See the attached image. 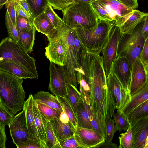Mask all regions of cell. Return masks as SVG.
<instances>
[{
  "label": "cell",
  "instance_id": "obj_1",
  "mask_svg": "<svg viewBox=\"0 0 148 148\" xmlns=\"http://www.w3.org/2000/svg\"><path fill=\"white\" fill-rule=\"evenodd\" d=\"M82 68L84 77L90 88V108L105 137V121L112 118L116 108L108 87L102 58L93 56L86 58Z\"/></svg>",
  "mask_w": 148,
  "mask_h": 148
},
{
  "label": "cell",
  "instance_id": "obj_2",
  "mask_svg": "<svg viewBox=\"0 0 148 148\" xmlns=\"http://www.w3.org/2000/svg\"><path fill=\"white\" fill-rule=\"evenodd\" d=\"M23 79L0 70V102L14 115L23 108L25 92Z\"/></svg>",
  "mask_w": 148,
  "mask_h": 148
},
{
  "label": "cell",
  "instance_id": "obj_3",
  "mask_svg": "<svg viewBox=\"0 0 148 148\" xmlns=\"http://www.w3.org/2000/svg\"><path fill=\"white\" fill-rule=\"evenodd\" d=\"M115 22L99 19L95 27L90 29H74L82 43L88 52L99 53L108 41Z\"/></svg>",
  "mask_w": 148,
  "mask_h": 148
},
{
  "label": "cell",
  "instance_id": "obj_4",
  "mask_svg": "<svg viewBox=\"0 0 148 148\" xmlns=\"http://www.w3.org/2000/svg\"><path fill=\"white\" fill-rule=\"evenodd\" d=\"M62 12L63 20L72 29L92 28L96 25L99 19L89 3L74 2Z\"/></svg>",
  "mask_w": 148,
  "mask_h": 148
},
{
  "label": "cell",
  "instance_id": "obj_5",
  "mask_svg": "<svg viewBox=\"0 0 148 148\" xmlns=\"http://www.w3.org/2000/svg\"><path fill=\"white\" fill-rule=\"evenodd\" d=\"M145 19L131 33H121L119 40L117 57H124L127 58L129 62L131 71L134 62L137 58H139L144 46L145 39L141 30Z\"/></svg>",
  "mask_w": 148,
  "mask_h": 148
},
{
  "label": "cell",
  "instance_id": "obj_6",
  "mask_svg": "<svg viewBox=\"0 0 148 148\" xmlns=\"http://www.w3.org/2000/svg\"><path fill=\"white\" fill-rule=\"evenodd\" d=\"M99 19L113 21L119 27L134 9L117 0H95L90 3Z\"/></svg>",
  "mask_w": 148,
  "mask_h": 148
},
{
  "label": "cell",
  "instance_id": "obj_7",
  "mask_svg": "<svg viewBox=\"0 0 148 148\" xmlns=\"http://www.w3.org/2000/svg\"><path fill=\"white\" fill-rule=\"evenodd\" d=\"M0 59L12 62L38 77L35 59L18 43L8 36L3 39L0 42Z\"/></svg>",
  "mask_w": 148,
  "mask_h": 148
},
{
  "label": "cell",
  "instance_id": "obj_8",
  "mask_svg": "<svg viewBox=\"0 0 148 148\" xmlns=\"http://www.w3.org/2000/svg\"><path fill=\"white\" fill-rule=\"evenodd\" d=\"M63 38L66 47V57L64 66L69 79L77 87L78 84L76 77V71L78 68L73 53V29L65 25L61 28L56 29Z\"/></svg>",
  "mask_w": 148,
  "mask_h": 148
},
{
  "label": "cell",
  "instance_id": "obj_9",
  "mask_svg": "<svg viewBox=\"0 0 148 148\" xmlns=\"http://www.w3.org/2000/svg\"><path fill=\"white\" fill-rule=\"evenodd\" d=\"M48 89L53 95L66 97L67 84L70 82L64 66L50 62Z\"/></svg>",
  "mask_w": 148,
  "mask_h": 148
},
{
  "label": "cell",
  "instance_id": "obj_10",
  "mask_svg": "<svg viewBox=\"0 0 148 148\" xmlns=\"http://www.w3.org/2000/svg\"><path fill=\"white\" fill-rule=\"evenodd\" d=\"M47 38L49 43L45 48L46 56L50 62L58 66H64L66 47L63 38L55 30Z\"/></svg>",
  "mask_w": 148,
  "mask_h": 148
},
{
  "label": "cell",
  "instance_id": "obj_11",
  "mask_svg": "<svg viewBox=\"0 0 148 148\" xmlns=\"http://www.w3.org/2000/svg\"><path fill=\"white\" fill-rule=\"evenodd\" d=\"M121 32L116 24L112 27L106 44L102 50L103 63L107 77L111 71L112 63L117 58L118 45Z\"/></svg>",
  "mask_w": 148,
  "mask_h": 148
},
{
  "label": "cell",
  "instance_id": "obj_12",
  "mask_svg": "<svg viewBox=\"0 0 148 148\" xmlns=\"http://www.w3.org/2000/svg\"><path fill=\"white\" fill-rule=\"evenodd\" d=\"M107 86L111 94L116 109L120 111L130 101V91L125 89L116 77L111 71L106 77Z\"/></svg>",
  "mask_w": 148,
  "mask_h": 148
},
{
  "label": "cell",
  "instance_id": "obj_13",
  "mask_svg": "<svg viewBox=\"0 0 148 148\" xmlns=\"http://www.w3.org/2000/svg\"><path fill=\"white\" fill-rule=\"evenodd\" d=\"M74 135L82 148H97L105 141V137L93 129L77 126Z\"/></svg>",
  "mask_w": 148,
  "mask_h": 148
},
{
  "label": "cell",
  "instance_id": "obj_14",
  "mask_svg": "<svg viewBox=\"0 0 148 148\" xmlns=\"http://www.w3.org/2000/svg\"><path fill=\"white\" fill-rule=\"evenodd\" d=\"M8 126L11 136L16 145L30 140L24 109L14 116Z\"/></svg>",
  "mask_w": 148,
  "mask_h": 148
},
{
  "label": "cell",
  "instance_id": "obj_15",
  "mask_svg": "<svg viewBox=\"0 0 148 148\" xmlns=\"http://www.w3.org/2000/svg\"><path fill=\"white\" fill-rule=\"evenodd\" d=\"M111 71L123 88L130 91L131 68L127 59L124 57H117L112 63Z\"/></svg>",
  "mask_w": 148,
  "mask_h": 148
},
{
  "label": "cell",
  "instance_id": "obj_16",
  "mask_svg": "<svg viewBox=\"0 0 148 148\" xmlns=\"http://www.w3.org/2000/svg\"><path fill=\"white\" fill-rule=\"evenodd\" d=\"M130 123L133 138L132 148H143L148 138V115Z\"/></svg>",
  "mask_w": 148,
  "mask_h": 148
},
{
  "label": "cell",
  "instance_id": "obj_17",
  "mask_svg": "<svg viewBox=\"0 0 148 148\" xmlns=\"http://www.w3.org/2000/svg\"><path fill=\"white\" fill-rule=\"evenodd\" d=\"M148 82V73L142 64L139 58L134 62L131 71L130 87L131 96L138 91Z\"/></svg>",
  "mask_w": 148,
  "mask_h": 148
},
{
  "label": "cell",
  "instance_id": "obj_18",
  "mask_svg": "<svg viewBox=\"0 0 148 148\" xmlns=\"http://www.w3.org/2000/svg\"><path fill=\"white\" fill-rule=\"evenodd\" d=\"M0 70L14 75L22 79L37 78L31 72L11 61L0 59Z\"/></svg>",
  "mask_w": 148,
  "mask_h": 148
},
{
  "label": "cell",
  "instance_id": "obj_19",
  "mask_svg": "<svg viewBox=\"0 0 148 148\" xmlns=\"http://www.w3.org/2000/svg\"><path fill=\"white\" fill-rule=\"evenodd\" d=\"M33 95L32 94H30L27 99L24 101L23 108L25 111L29 139L33 140H40L38 137L33 115Z\"/></svg>",
  "mask_w": 148,
  "mask_h": 148
},
{
  "label": "cell",
  "instance_id": "obj_20",
  "mask_svg": "<svg viewBox=\"0 0 148 148\" xmlns=\"http://www.w3.org/2000/svg\"><path fill=\"white\" fill-rule=\"evenodd\" d=\"M49 121L59 142L74 135L75 128L70 122L67 123H64L59 118L52 119Z\"/></svg>",
  "mask_w": 148,
  "mask_h": 148
},
{
  "label": "cell",
  "instance_id": "obj_21",
  "mask_svg": "<svg viewBox=\"0 0 148 148\" xmlns=\"http://www.w3.org/2000/svg\"><path fill=\"white\" fill-rule=\"evenodd\" d=\"M148 100V82L138 91L131 96L129 103L122 110L117 111L127 117L134 108L144 101Z\"/></svg>",
  "mask_w": 148,
  "mask_h": 148
},
{
  "label": "cell",
  "instance_id": "obj_22",
  "mask_svg": "<svg viewBox=\"0 0 148 148\" xmlns=\"http://www.w3.org/2000/svg\"><path fill=\"white\" fill-rule=\"evenodd\" d=\"M88 106L82 97L77 103L76 116L77 126L93 129L90 119V113L91 111Z\"/></svg>",
  "mask_w": 148,
  "mask_h": 148
},
{
  "label": "cell",
  "instance_id": "obj_23",
  "mask_svg": "<svg viewBox=\"0 0 148 148\" xmlns=\"http://www.w3.org/2000/svg\"><path fill=\"white\" fill-rule=\"evenodd\" d=\"M148 15L139 10L134 9L124 23L119 27L121 33H130L133 29Z\"/></svg>",
  "mask_w": 148,
  "mask_h": 148
},
{
  "label": "cell",
  "instance_id": "obj_24",
  "mask_svg": "<svg viewBox=\"0 0 148 148\" xmlns=\"http://www.w3.org/2000/svg\"><path fill=\"white\" fill-rule=\"evenodd\" d=\"M34 100L56 109L61 112L63 108L56 96L49 92L40 91L33 95Z\"/></svg>",
  "mask_w": 148,
  "mask_h": 148
},
{
  "label": "cell",
  "instance_id": "obj_25",
  "mask_svg": "<svg viewBox=\"0 0 148 148\" xmlns=\"http://www.w3.org/2000/svg\"><path fill=\"white\" fill-rule=\"evenodd\" d=\"M32 23L36 30L47 37L51 34L55 29L44 11L34 18Z\"/></svg>",
  "mask_w": 148,
  "mask_h": 148
},
{
  "label": "cell",
  "instance_id": "obj_26",
  "mask_svg": "<svg viewBox=\"0 0 148 148\" xmlns=\"http://www.w3.org/2000/svg\"><path fill=\"white\" fill-rule=\"evenodd\" d=\"M36 30L33 26L30 30L18 33L19 44L29 54L33 51Z\"/></svg>",
  "mask_w": 148,
  "mask_h": 148
},
{
  "label": "cell",
  "instance_id": "obj_27",
  "mask_svg": "<svg viewBox=\"0 0 148 148\" xmlns=\"http://www.w3.org/2000/svg\"><path fill=\"white\" fill-rule=\"evenodd\" d=\"M73 29V53L78 68L81 67L87 50L80 41L77 33Z\"/></svg>",
  "mask_w": 148,
  "mask_h": 148
},
{
  "label": "cell",
  "instance_id": "obj_28",
  "mask_svg": "<svg viewBox=\"0 0 148 148\" xmlns=\"http://www.w3.org/2000/svg\"><path fill=\"white\" fill-rule=\"evenodd\" d=\"M33 115L36 127L38 137L46 148L45 145L46 134L45 127L40 113L35 101L33 99Z\"/></svg>",
  "mask_w": 148,
  "mask_h": 148
},
{
  "label": "cell",
  "instance_id": "obj_29",
  "mask_svg": "<svg viewBox=\"0 0 148 148\" xmlns=\"http://www.w3.org/2000/svg\"><path fill=\"white\" fill-rule=\"evenodd\" d=\"M77 79L80 85V91L82 96L86 103L90 105V88L83 75V72L81 67L76 71Z\"/></svg>",
  "mask_w": 148,
  "mask_h": 148
},
{
  "label": "cell",
  "instance_id": "obj_30",
  "mask_svg": "<svg viewBox=\"0 0 148 148\" xmlns=\"http://www.w3.org/2000/svg\"><path fill=\"white\" fill-rule=\"evenodd\" d=\"M40 114L45 127L46 134L45 145L46 148H61L59 142L53 131L50 121H48Z\"/></svg>",
  "mask_w": 148,
  "mask_h": 148
},
{
  "label": "cell",
  "instance_id": "obj_31",
  "mask_svg": "<svg viewBox=\"0 0 148 148\" xmlns=\"http://www.w3.org/2000/svg\"><path fill=\"white\" fill-rule=\"evenodd\" d=\"M62 106L63 110L68 116L70 121L75 129L77 127V121L76 114L69 100L66 97L55 96Z\"/></svg>",
  "mask_w": 148,
  "mask_h": 148
},
{
  "label": "cell",
  "instance_id": "obj_32",
  "mask_svg": "<svg viewBox=\"0 0 148 148\" xmlns=\"http://www.w3.org/2000/svg\"><path fill=\"white\" fill-rule=\"evenodd\" d=\"M67 95L66 98L69 100L73 108L76 115L77 103L82 97L81 93L77 87L71 82L67 84Z\"/></svg>",
  "mask_w": 148,
  "mask_h": 148
},
{
  "label": "cell",
  "instance_id": "obj_33",
  "mask_svg": "<svg viewBox=\"0 0 148 148\" xmlns=\"http://www.w3.org/2000/svg\"><path fill=\"white\" fill-rule=\"evenodd\" d=\"M26 0L34 18L44 12L48 4L47 0Z\"/></svg>",
  "mask_w": 148,
  "mask_h": 148
},
{
  "label": "cell",
  "instance_id": "obj_34",
  "mask_svg": "<svg viewBox=\"0 0 148 148\" xmlns=\"http://www.w3.org/2000/svg\"><path fill=\"white\" fill-rule=\"evenodd\" d=\"M44 12L49 21L56 29H59L65 24L62 19L60 18L53 10L52 7L48 4Z\"/></svg>",
  "mask_w": 148,
  "mask_h": 148
},
{
  "label": "cell",
  "instance_id": "obj_35",
  "mask_svg": "<svg viewBox=\"0 0 148 148\" xmlns=\"http://www.w3.org/2000/svg\"><path fill=\"white\" fill-rule=\"evenodd\" d=\"M35 102L40 113L48 121L59 118L61 112L44 104Z\"/></svg>",
  "mask_w": 148,
  "mask_h": 148
},
{
  "label": "cell",
  "instance_id": "obj_36",
  "mask_svg": "<svg viewBox=\"0 0 148 148\" xmlns=\"http://www.w3.org/2000/svg\"><path fill=\"white\" fill-rule=\"evenodd\" d=\"M146 115H148V100L134 108L129 113L127 118L130 122Z\"/></svg>",
  "mask_w": 148,
  "mask_h": 148
},
{
  "label": "cell",
  "instance_id": "obj_37",
  "mask_svg": "<svg viewBox=\"0 0 148 148\" xmlns=\"http://www.w3.org/2000/svg\"><path fill=\"white\" fill-rule=\"evenodd\" d=\"M119 138V148H132L133 138L130 125L126 132L120 134Z\"/></svg>",
  "mask_w": 148,
  "mask_h": 148
},
{
  "label": "cell",
  "instance_id": "obj_38",
  "mask_svg": "<svg viewBox=\"0 0 148 148\" xmlns=\"http://www.w3.org/2000/svg\"><path fill=\"white\" fill-rule=\"evenodd\" d=\"M113 116L115 125L119 132L127 130L130 124L127 117L118 112L114 113Z\"/></svg>",
  "mask_w": 148,
  "mask_h": 148
},
{
  "label": "cell",
  "instance_id": "obj_39",
  "mask_svg": "<svg viewBox=\"0 0 148 148\" xmlns=\"http://www.w3.org/2000/svg\"><path fill=\"white\" fill-rule=\"evenodd\" d=\"M5 18V25L9 35L8 37L13 40L19 43V40L16 28L12 23L7 10Z\"/></svg>",
  "mask_w": 148,
  "mask_h": 148
},
{
  "label": "cell",
  "instance_id": "obj_40",
  "mask_svg": "<svg viewBox=\"0 0 148 148\" xmlns=\"http://www.w3.org/2000/svg\"><path fill=\"white\" fill-rule=\"evenodd\" d=\"M105 141L111 142L115 132L118 131L114 119L112 118L107 119L105 121Z\"/></svg>",
  "mask_w": 148,
  "mask_h": 148
},
{
  "label": "cell",
  "instance_id": "obj_41",
  "mask_svg": "<svg viewBox=\"0 0 148 148\" xmlns=\"http://www.w3.org/2000/svg\"><path fill=\"white\" fill-rule=\"evenodd\" d=\"M14 114L0 102V124L8 125L14 116Z\"/></svg>",
  "mask_w": 148,
  "mask_h": 148
},
{
  "label": "cell",
  "instance_id": "obj_42",
  "mask_svg": "<svg viewBox=\"0 0 148 148\" xmlns=\"http://www.w3.org/2000/svg\"><path fill=\"white\" fill-rule=\"evenodd\" d=\"M32 22L19 15L16 16V27L18 33L31 29L33 27Z\"/></svg>",
  "mask_w": 148,
  "mask_h": 148
},
{
  "label": "cell",
  "instance_id": "obj_43",
  "mask_svg": "<svg viewBox=\"0 0 148 148\" xmlns=\"http://www.w3.org/2000/svg\"><path fill=\"white\" fill-rule=\"evenodd\" d=\"M48 4L55 9L63 11L72 4L73 0H47Z\"/></svg>",
  "mask_w": 148,
  "mask_h": 148
},
{
  "label": "cell",
  "instance_id": "obj_44",
  "mask_svg": "<svg viewBox=\"0 0 148 148\" xmlns=\"http://www.w3.org/2000/svg\"><path fill=\"white\" fill-rule=\"evenodd\" d=\"M139 59L146 72L148 73V38L145 40L143 47L139 56Z\"/></svg>",
  "mask_w": 148,
  "mask_h": 148
},
{
  "label": "cell",
  "instance_id": "obj_45",
  "mask_svg": "<svg viewBox=\"0 0 148 148\" xmlns=\"http://www.w3.org/2000/svg\"><path fill=\"white\" fill-rule=\"evenodd\" d=\"M16 146L18 148H45L40 140H29L25 142L21 143Z\"/></svg>",
  "mask_w": 148,
  "mask_h": 148
},
{
  "label": "cell",
  "instance_id": "obj_46",
  "mask_svg": "<svg viewBox=\"0 0 148 148\" xmlns=\"http://www.w3.org/2000/svg\"><path fill=\"white\" fill-rule=\"evenodd\" d=\"M61 148H81L73 135L59 142Z\"/></svg>",
  "mask_w": 148,
  "mask_h": 148
},
{
  "label": "cell",
  "instance_id": "obj_47",
  "mask_svg": "<svg viewBox=\"0 0 148 148\" xmlns=\"http://www.w3.org/2000/svg\"><path fill=\"white\" fill-rule=\"evenodd\" d=\"M5 5V8L7 9V11L12 23L16 26V16L14 2H13L8 1Z\"/></svg>",
  "mask_w": 148,
  "mask_h": 148
},
{
  "label": "cell",
  "instance_id": "obj_48",
  "mask_svg": "<svg viewBox=\"0 0 148 148\" xmlns=\"http://www.w3.org/2000/svg\"><path fill=\"white\" fill-rule=\"evenodd\" d=\"M16 16H20L33 22L34 18L30 17L18 1L14 2Z\"/></svg>",
  "mask_w": 148,
  "mask_h": 148
},
{
  "label": "cell",
  "instance_id": "obj_49",
  "mask_svg": "<svg viewBox=\"0 0 148 148\" xmlns=\"http://www.w3.org/2000/svg\"><path fill=\"white\" fill-rule=\"evenodd\" d=\"M5 126L0 124V148H6V135L5 132Z\"/></svg>",
  "mask_w": 148,
  "mask_h": 148
},
{
  "label": "cell",
  "instance_id": "obj_50",
  "mask_svg": "<svg viewBox=\"0 0 148 148\" xmlns=\"http://www.w3.org/2000/svg\"><path fill=\"white\" fill-rule=\"evenodd\" d=\"M126 6L135 9L138 6L137 0H117Z\"/></svg>",
  "mask_w": 148,
  "mask_h": 148
},
{
  "label": "cell",
  "instance_id": "obj_51",
  "mask_svg": "<svg viewBox=\"0 0 148 148\" xmlns=\"http://www.w3.org/2000/svg\"><path fill=\"white\" fill-rule=\"evenodd\" d=\"M141 32L145 40L148 38V16L145 19Z\"/></svg>",
  "mask_w": 148,
  "mask_h": 148
},
{
  "label": "cell",
  "instance_id": "obj_52",
  "mask_svg": "<svg viewBox=\"0 0 148 148\" xmlns=\"http://www.w3.org/2000/svg\"><path fill=\"white\" fill-rule=\"evenodd\" d=\"M118 147L117 144L111 142L105 141L98 146L97 148H117Z\"/></svg>",
  "mask_w": 148,
  "mask_h": 148
},
{
  "label": "cell",
  "instance_id": "obj_53",
  "mask_svg": "<svg viewBox=\"0 0 148 148\" xmlns=\"http://www.w3.org/2000/svg\"><path fill=\"white\" fill-rule=\"evenodd\" d=\"M18 1L26 11L29 16L30 17L33 18L32 16L31 12L26 0H21Z\"/></svg>",
  "mask_w": 148,
  "mask_h": 148
},
{
  "label": "cell",
  "instance_id": "obj_54",
  "mask_svg": "<svg viewBox=\"0 0 148 148\" xmlns=\"http://www.w3.org/2000/svg\"><path fill=\"white\" fill-rule=\"evenodd\" d=\"M59 119L62 122L64 123H67L70 122L68 116L63 110L61 112Z\"/></svg>",
  "mask_w": 148,
  "mask_h": 148
},
{
  "label": "cell",
  "instance_id": "obj_55",
  "mask_svg": "<svg viewBox=\"0 0 148 148\" xmlns=\"http://www.w3.org/2000/svg\"><path fill=\"white\" fill-rule=\"evenodd\" d=\"M74 2H84L90 3L92 2L95 0H73Z\"/></svg>",
  "mask_w": 148,
  "mask_h": 148
},
{
  "label": "cell",
  "instance_id": "obj_56",
  "mask_svg": "<svg viewBox=\"0 0 148 148\" xmlns=\"http://www.w3.org/2000/svg\"><path fill=\"white\" fill-rule=\"evenodd\" d=\"M8 0H0V5L2 4H5Z\"/></svg>",
  "mask_w": 148,
  "mask_h": 148
},
{
  "label": "cell",
  "instance_id": "obj_57",
  "mask_svg": "<svg viewBox=\"0 0 148 148\" xmlns=\"http://www.w3.org/2000/svg\"><path fill=\"white\" fill-rule=\"evenodd\" d=\"M143 148H148V138L146 141Z\"/></svg>",
  "mask_w": 148,
  "mask_h": 148
},
{
  "label": "cell",
  "instance_id": "obj_58",
  "mask_svg": "<svg viewBox=\"0 0 148 148\" xmlns=\"http://www.w3.org/2000/svg\"><path fill=\"white\" fill-rule=\"evenodd\" d=\"M21 0H9L8 1H9L12 2H14L15 1H21Z\"/></svg>",
  "mask_w": 148,
  "mask_h": 148
},
{
  "label": "cell",
  "instance_id": "obj_59",
  "mask_svg": "<svg viewBox=\"0 0 148 148\" xmlns=\"http://www.w3.org/2000/svg\"><path fill=\"white\" fill-rule=\"evenodd\" d=\"M5 4H2V5H0V10L1 9V8Z\"/></svg>",
  "mask_w": 148,
  "mask_h": 148
},
{
  "label": "cell",
  "instance_id": "obj_60",
  "mask_svg": "<svg viewBox=\"0 0 148 148\" xmlns=\"http://www.w3.org/2000/svg\"></svg>",
  "mask_w": 148,
  "mask_h": 148
}]
</instances>
